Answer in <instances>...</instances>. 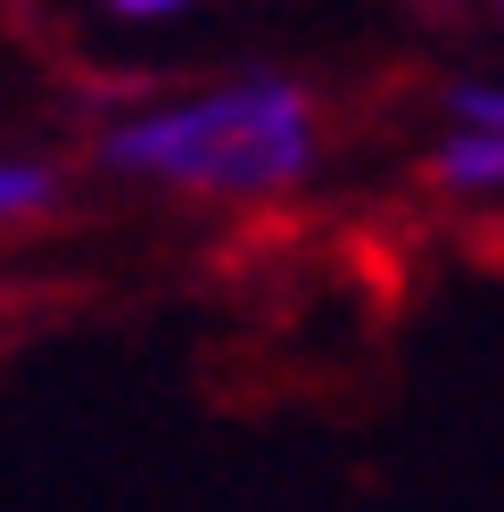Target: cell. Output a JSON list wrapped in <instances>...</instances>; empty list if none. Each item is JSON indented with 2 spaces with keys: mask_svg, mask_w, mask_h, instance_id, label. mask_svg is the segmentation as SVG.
Masks as SVG:
<instances>
[{
  "mask_svg": "<svg viewBox=\"0 0 504 512\" xmlns=\"http://www.w3.org/2000/svg\"><path fill=\"white\" fill-rule=\"evenodd\" d=\"M58 199V174L34 166V157H0V223H25Z\"/></svg>",
  "mask_w": 504,
  "mask_h": 512,
  "instance_id": "obj_3",
  "label": "cell"
},
{
  "mask_svg": "<svg viewBox=\"0 0 504 512\" xmlns=\"http://www.w3.org/2000/svg\"><path fill=\"white\" fill-rule=\"evenodd\" d=\"M100 9H116V17H174V9H191V0H100Z\"/></svg>",
  "mask_w": 504,
  "mask_h": 512,
  "instance_id": "obj_5",
  "label": "cell"
},
{
  "mask_svg": "<svg viewBox=\"0 0 504 512\" xmlns=\"http://www.w3.org/2000/svg\"><path fill=\"white\" fill-rule=\"evenodd\" d=\"M447 116L455 124H496L504 133V91L496 83H447Z\"/></svg>",
  "mask_w": 504,
  "mask_h": 512,
  "instance_id": "obj_4",
  "label": "cell"
},
{
  "mask_svg": "<svg viewBox=\"0 0 504 512\" xmlns=\"http://www.w3.org/2000/svg\"><path fill=\"white\" fill-rule=\"evenodd\" d=\"M430 174H438L447 199H496V182H504V133H496V124H455V133L438 141Z\"/></svg>",
  "mask_w": 504,
  "mask_h": 512,
  "instance_id": "obj_2",
  "label": "cell"
},
{
  "mask_svg": "<svg viewBox=\"0 0 504 512\" xmlns=\"http://www.w3.org/2000/svg\"><path fill=\"white\" fill-rule=\"evenodd\" d=\"M323 157L314 100L281 75H232L182 100L133 108L100 133V166L191 199H281Z\"/></svg>",
  "mask_w": 504,
  "mask_h": 512,
  "instance_id": "obj_1",
  "label": "cell"
}]
</instances>
